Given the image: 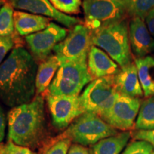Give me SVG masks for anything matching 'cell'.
<instances>
[{
    "label": "cell",
    "instance_id": "6da1fadb",
    "mask_svg": "<svg viewBox=\"0 0 154 154\" xmlns=\"http://www.w3.org/2000/svg\"><path fill=\"white\" fill-rule=\"evenodd\" d=\"M37 69L35 59L27 50L14 48L0 65V101L11 108L32 101Z\"/></svg>",
    "mask_w": 154,
    "mask_h": 154
},
{
    "label": "cell",
    "instance_id": "7a4b0ae2",
    "mask_svg": "<svg viewBox=\"0 0 154 154\" xmlns=\"http://www.w3.org/2000/svg\"><path fill=\"white\" fill-rule=\"evenodd\" d=\"M7 121L9 140L24 147L35 146L45 128L42 96L36 95L29 103L12 108L7 115Z\"/></svg>",
    "mask_w": 154,
    "mask_h": 154
},
{
    "label": "cell",
    "instance_id": "3957f363",
    "mask_svg": "<svg viewBox=\"0 0 154 154\" xmlns=\"http://www.w3.org/2000/svg\"><path fill=\"white\" fill-rule=\"evenodd\" d=\"M128 25L124 19L90 32L91 45L103 50L121 68L132 63Z\"/></svg>",
    "mask_w": 154,
    "mask_h": 154
},
{
    "label": "cell",
    "instance_id": "277c9868",
    "mask_svg": "<svg viewBox=\"0 0 154 154\" xmlns=\"http://www.w3.org/2000/svg\"><path fill=\"white\" fill-rule=\"evenodd\" d=\"M93 80L88 72L87 61L61 62L48 88V94L79 96L84 86Z\"/></svg>",
    "mask_w": 154,
    "mask_h": 154
},
{
    "label": "cell",
    "instance_id": "5b68a950",
    "mask_svg": "<svg viewBox=\"0 0 154 154\" xmlns=\"http://www.w3.org/2000/svg\"><path fill=\"white\" fill-rule=\"evenodd\" d=\"M118 134L99 115L85 112L75 119L66 131V138L79 145H95L103 138Z\"/></svg>",
    "mask_w": 154,
    "mask_h": 154
},
{
    "label": "cell",
    "instance_id": "8992f818",
    "mask_svg": "<svg viewBox=\"0 0 154 154\" xmlns=\"http://www.w3.org/2000/svg\"><path fill=\"white\" fill-rule=\"evenodd\" d=\"M113 76L95 79L88 84L80 96L85 112L96 113L101 117L111 107L119 94Z\"/></svg>",
    "mask_w": 154,
    "mask_h": 154
},
{
    "label": "cell",
    "instance_id": "52a82bcc",
    "mask_svg": "<svg viewBox=\"0 0 154 154\" xmlns=\"http://www.w3.org/2000/svg\"><path fill=\"white\" fill-rule=\"evenodd\" d=\"M85 24L90 32L126 19L121 0H84L82 2Z\"/></svg>",
    "mask_w": 154,
    "mask_h": 154
},
{
    "label": "cell",
    "instance_id": "ba28073f",
    "mask_svg": "<svg viewBox=\"0 0 154 154\" xmlns=\"http://www.w3.org/2000/svg\"><path fill=\"white\" fill-rule=\"evenodd\" d=\"M91 32L84 24H76L54 49L60 63L87 61L91 48Z\"/></svg>",
    "mask_w": 154,
    "mask_h": 154
},
{
    "label": "cell",
    "instance_id": "9c48e42d",
    "mask_svg": "<svg viewBox=\"0 0 154 154\" xmlns=\"http://www.w3.org/2000/svg\"><path fill=\"white\" fill-rule=\"evenodd\" d=\"M141 101L119 93L114 103L101 118L115 129L127 131L136 124Z\"/></svg>",
    "mask_w": 154,
    "mask_h": 154
},
{
    "label": "cell",
    "instance_id": "30bf717a",
    "mask_svg": "<svg viewBox=\"0 0 154 154\" xmlns=\"http://www.w3.org/2000/svg\"><path fill=\"white\" fill-rule=\"evenodd\" d=\"M46 99L53 125L59 129L66 128L72 121L85 113L81 103L80 96L47 94Z\"/></svg>",
    "mask_w": 154,
    "mask_h": 154
},
{
    "label": "cell",
    "instance_id": "8fae6325",
    "mask_svg": "<svg viewBox=\"0 0 154 154\" xmlns=\"http://www.w3.org/2000/svg\"><path fill=\"white\" fill-rule=\"evenodd\" d=\"M67 30L54 22H50L44 30L26 36V43L34 59L43 61L59 42L67 36Z\"/></svg>",
    "mask_w": 154,
    "mask_h": 154
},
{
    "label": "cell",
    "instance_id": "7c38bea8",
    "mask_svg": "<svg viewBox=\"0 0 154 154\" xmlns=\"http://www.w3.org/2000/svg\"><path fill=\"white\" fill-rule=\"evenodd\" d=\"M7 2L13 8L51 18L69 28H73L81 22L80 19L58 11L49 0H7Z\"/></svg>",
    "mask_w": 154,
    "mask_h": 154
},
{
    "label": "cell",
    "instance_id": "4fadbf2b",
    "mask_svg": "<svg viewBox=\"0 0 154 154\" xmlns=\"http://www.w3.org/2000/svg\"><path fill=\"white\" fill-rule=\"evenodd\" d=\"M128 36L131 49L136 58L147 57L154 51V38L143 19L131 18L128 25Z\"/></svg>",
    "mask_w": 154,
    "mask_h": 154
},
{
    "label": "cell",
    "instance_id": "5bb4252c",
    "mask_svg": "<svg viewBox=\"0 0 154 154\" xmlns=\"http://www.w3.org/2000/svg\"><path fill=\"white\" fill-rule=\"evenodd\" d=\"M88 72L94 79L116 75L121 67L103 50L91 45L87 57Z\"/></svg>",
    "mask_w": 154,
    "mask_h": 154
},
{
    "label": "cell",
    "instance_id": "9a60e30c",
    "mask_svg": "<svg viewBox=\"0 0 154 154\" xmlns=\"http://www.w3.org/2000/svg\"><path fill=\"white\" fill-rule=\"evenodd\" d=\"M113 80L116 90L120 94L139 99L143 96L137 68L134 62L121 68L118 74L113 76Z\"/></svg>",
    "mask_w": 154,
    "mask_h": 154
},
{
    "label": "cell",
    "instance_id": "2e32d148",
    "mask_svg": "<svg viewBox=\"0 0 154 154\" xmlns=\"http://www.w3.org/2000/svg\"><path fill=\"white\" fill-rule=\"evenodd\" d=\"M14 22L17 33L21 36H27L44 30L51 22L49 18L41 15L14 11Z\"/></svg>",
    "mask_w": 154,
    "mask_h": 154
},
{
    "label": "cell",
    "instance_id": "e0dca14e",
    "mask_svg": "<svg viewBox=\"0 0 154 154\" xmlns=\"http://www.w3.org/2000/svg\"><path fill=\"white\" fill-rule=\"evenodd\" d=\"M59 66L60 61L56 55L50 56L38 65L36 76V95H40L49 88Z\"/></svg>",
    "mask_w": 154,
    "mask_h": 154
},
{
    "label": "cell",
    "instance_id": "ac0fdd59",
    "mask_svg": "<svg viewBox=\"0 0 154 154\" xmlns=\"http://www.w3.org/2000/svg\"><path fill=\"white\" fill-rule=\"evenodd\" d=\"M134 63L143 96L146 98L154 96V58L151 56L136 58Z\"/></svg>",
    "mask_w": 154,
    "mask_h": 154
},
{
    "label": "cell",
    "instance_id": "d6986e66",
    "mask_svg": "<svg viewBox=\"0 0 154 154\" xmlns=\"http://www.w3.org/2000/svg\"><path fill=\"white\" fill-rule=\"evenodd\" d=\"M131 138L129 131H124L103 138L93 146L90 154H120Z\"/></svg>",
    "mask_w": 154,
    "mask_h": 154
},
{
    "label": "cell",
    "instance_id": "ffe728a7",
    "mask_svg": "<svg viewBox=\"0 0 154 154\" xmlns=\"http://www.w3.org/2000/svg\"><path fill=\"white\" fill-rule=\"evenodd\" d=\"M135 128L138 131L154 130V96L141 102Z\"/></svg>",
    "mask_w": 154,
    "mask_h": 154
},
{
    "label": "cell",
    "instance_id": "44dd1931",
    "mask_svg": "<svg viewBox=\"0 0 154 154\" xmlns=\"http://www.w3.org/2000/svg\"><path fill=\"white\" fill-rule=\"evenodd\" d=\"M127 16L138 17L144 20L147 14L154 9V0H121Z\"/></svg>",
    "mask_w": 154,
    "mask_h": 154
},
{
    "label": "cell",
    "instance_id": "7402d4cb",
    "mask_svg": "<svg viewBox=\"0 0 154 154\" xmlns=\"http://www.w3.org/2000/svg\"><path fill=\"white\" fill-rule=\"evenodd\" d=\"M14 12L8 2L0 7V36H14Z\"/></svg>",
    "mask_w": 154,
    "mask_h": 154
},
{
    "label": "cell",
    "instance_id": "603a6c76",
    "mask_svg": "<svg viewBox=\"0 0 154 154\" xmlns=\"http://www.w3.org/2000/svg\"><path fill=\"white\" fill-rule=\"evenodd\" d=\"M58 11L63 14H74L79 12L82 0H49Z\"/></svg>",
    "mask_w": 154,
    "mask_h": 154
},
{
    "label": "cell",
    "instance_id": "cb8c5ba5",
    "mask_svg": "<svg viewBox=\"0 0 154 154\" xmlns=\"http://www.w3.org/2000/svg\"><path fill=\"white\" fill-rule=\"evenodd\" d=\"M154 147L149 142L136 140L131 142L121 154H153Z\"/></svg>",
    "mask_w": 154,
    "mask_h": 154
},
{
    "label": "cell",
    "instance_id": "d4e9b609",
    "mask_svg": "<svg viewBox=\"0 0 154 154\" xmlns=\"http://www.w3.org/2000/svg\"><path fill=\"white\" fill-rule=\"evenodd\" d=\"M0 154H36L27 147L19 146L9 140L0 145Z\"/></svg>",
    "mask_w": 154,
    "mask_h": 154
},
{
    "label": "cell",
    "instance_id": "484cf974",
    "mask_svg": "<svg viewBox=\"0 0 154 154\" xmlns=\"http://www.w3.org/2000/svg\"><path fill=\"white\" fill-rule=\"evenodd\" d=\"M15 44L14 36H0V63Z\"/></svg>",
    "mask_w": 154,
    "mask_h": 154
},
{
    "label": "cell",
    "instance_id": "4316f807",
    "mask_svg": "<svg viewBox=\"0 0 154 154\" xmlns=\"http://www.w3.org/2000/svg\"><path fill=\"white\" fill-rule=\"evenodd\" d=\"M70 143L71 140L69 138H63L51 146L45 154H68Z\"/></svg>",
    "mask_w": 154,
    "mask_h": 154
},
{
    "label": "cell",
    "instance_id": "83f0119b",
    "mask_svg": "<svg viewBox=\"0 0 154 154\" xmlns=\"http://www.w3.org/2000/svg\"><path fill=\"white\" fill-rule=\"evenodd\" d=\"M134 138L136 140H146L154 147V130L137 131L136 133H134Z\"/></svg>",
    "mask_w": 154,
    "mask_h": 154
},
{
    "label": "cell",
    "instance_id": "f1b7e54d",
    "mask_svg": "<svg viewBox=\"0 0 154 154\" xmlns=\"http://www.w3.org/2000/svg\"><path fill=\"white\" fill-rule=\"evenodd\" d=\"M68 154H90V151L85 146L79 144H73L69 148Z\"/></svg>",
    "mask_w": 154,
    "mask_h": 154
},
{
    "label": "cell",
    "instance_id": "f546056e",
    "mask_svg": "<svg viewBox=\"0 0 154 154\" xmlns=\"http://www.w3.org/2000/svg\"><path fill=\"white\" fill-rule=\"evenodd\" d=\"M6 128V116L2 107L0 105V143L5 138Z\"/></svg>",
    "mask_w": 154,
    "mask_h": 154
},
{
    "label": "cell",
    "instance_id": "4dcf8cb0",
    "mask_svg": "<svg viewBox=\"0 0 154 154\" xmlns=\"http://www.w3.org/2000/svg\"><path fill=\"white\" fill-rule=\"evenodd\" d=\"M144 21H145L146 24L148 29H149L150 33L154 37V9H152L147 14Z\"/></svg>",
    "mask_w": 154,
    "mask_h": 154
},
{
    "label": "cell",
    "instance_id": "1f68e13d",
    "mask_svg": "<svg viewBox=\"0 0 154 154\" xmlns=\"http://www.w3.org/2000/svg\"><path fill=\"white\" fill-rule=\"evenodd\" d=\"M6 2H7V0H0V7L5 5Z\"/></svg>",
    "mask_w": 154,
    "mask_h": 154
},
{
    "label": "cell",
    "instance_id": "d6a6232c",
    "mask_svg": "<svg viewBox=\"0 0 154 154\" xmlns=\"http://www.w3.org/2000/svg\"><path fill=\"white\" fill-rule=\"evenodd\" d=\"M153 154H154V151H153Z\"/></svg>",
    "mask_w": 154,
    "mask_h": 154
}]
</instances>
